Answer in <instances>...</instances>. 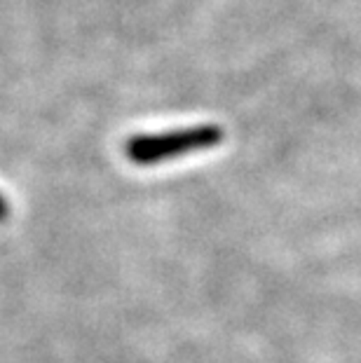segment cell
<instances>
[{
	"label": "cell",
	"instance_id": "cell-1",
	"mask_svg": "<svg viewBox=\"0 0 361 363\" xmlns=\"http://www.w3.org/2000/svg\"><path fill=\"white\" fill-rule=\"evenodd\" d=\"M226 131L218 125H199L188 129L162 131V134H139L125 141V157L139 167L160 164L165 160L188 155V152L216 148Z\"/></svg>",
	"mask_w": 361,
	"mask_h": 363
},
{
	"label": "cell",
	"instance_id": "cell-2",
	"mask_svg": "<svg viewBox=\"0 0 361 363\" xmlns=\"http://www.w3.org/2000/svg\"><path fill=\"white\" fill-rule=\"evenodd\" d=\"M7 216H10V206H7L5 197L0 195V223H5V220H7Z\"/></svg>",
	"mask_w": 361,
	"mask_h": 363
}]
</instances>
